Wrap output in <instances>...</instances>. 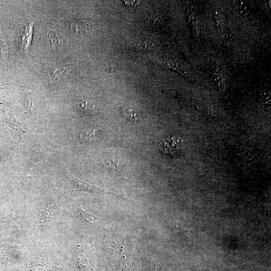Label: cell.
<instances>
[{"mask_svg":"<svg viewBox=\"0 0 271 271\" xmlns=\"http://www.w3.org/2000/svg\"><path fill=\"white\" fill-rule=\"evenodd\" d=\"M123 2L126 6H129V7H134V6H137V5L139 3V1H124Z\"/></svg>","mask_w":271,"mask_h":271,"instance_id":"9","label":"cell"},{"mask_svg":"<svg viewBox=\"0 0 271 271\" xmlns=\"http://www.w3.org/2000/svg\"><path fill=\"white\" fill-rule=\"evenodd\" d=\"M123 117L131 123H139L141 121V112L136 108L130 107H124L121 110Z\"/></svg>","mask_w":271,"mask_h":271,"instance_id":"2","label":"cell"},{"mask_svg":"<svg viewBox=\"0 0 271 271\" xmlns=\"http://www.w3.org/2000/svg\"><path fill=\"white\" fill-rule=\"evenodd\" d=\"M78 212L81 218L88 223L94 224L97 219L93 214L86 212L81 206L79 208Z\"/></svg>","mask_w":271,"mask_h":271,"instance_id":"6","label":"cell"},{"mask_svg":"<svg viewBox=\"0 0 271 271\" xmlns=\"http://www.w3.org/2000/svg\"><path fill=\"white\" fill-rule=\"evenodd\" d=\"M24 103L26 110L31 112L34 108V103L31 92L27 93L24 99Z\"/></svg>","mask_w":271,"mask_h":271,"instance_id":"7","label":"cell"},{"mask_svg":"<svg viewBox=\"0 0 271 271\" xmlns=\"http://www.w3.org/2000/svg\"><path fill=\"white\" fill-rule=\"evenodd\" d=\"M143 261L148 271H163L161 266L149 257H143Z\"/></svg>","mask_w":271,"mask_h":271,"instance_id":"5","label":"cell"},{"mask_svg":"<svg viewBox=\"0 0 271 271\" xmlns=\"http://www.w3.org/2000/svg\"><path fill=\"white\" fill-rule=\"evenodd\" d=\"M65 176H66L72 189L75 191H84L93 194L98 195H103L105 194H112L117 197H121L126 200V199L124 198L122 196L117 195L110 191L101 189L94 185L80 180L69 173H66Z\"/></svg>","mask_w":271,"mask_h":271,"instance_id":"1","label":"cell"},{"mask_svg":"<svg viewBox=\"0 0 271 271\" xmlns=\"http://www.w3.org/2000/svg\"><path fill=\"white\" fill-rule=\"evenodd\" d=\"M79 107L83 111L87 112H95L97 108L95 102L89 99H82L79 102Z\"/></svg>","mask_w":271,"mask_h":271,"instance_id":"4","label":"cell"},{"mask_svg":"<svg viewBox=\"0 0 271 271\" xmlns=\"http://www.w3.org/2000/svg\"><path fill=\"white\" fill-rule=\"evenodd\" d=\"M47 38L48 42L52 46L56 45L59 43V39L53 31H49L48 32Z\"/></svg>","mask_w":271,"mask_h":271,"instance_id":"8","label":"cell"},{"mask_svg":"<svg viewBox=\"0 0 271 271\" xmlns=\"http://www.w3.org/2000/svg\"><path fill=\"white\" fill-rule=\"evenodd\" d=\"M180 141L176 139H169L166 140L163 147H164V152L167 153H173L178 150L180 147Z\"/></svg>","mask_w":271,"mask_h":271,"instance_id":"3","label":"cell"}]
</instances>
